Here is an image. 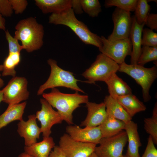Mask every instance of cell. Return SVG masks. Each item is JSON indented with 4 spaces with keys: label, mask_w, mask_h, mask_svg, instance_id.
Listing matches in <instances>:
<instances>
[{
    "label": "cell",
    "mask_w": 157,
    "mask_h": 157,
    "mask_svg": "<svg viewBox=\"0 0 157 157\" xmlns=\"http://www.w3.org/2000/svg\"><path fill=\"white\" fill-rule=\"evenodd\" d=\"M40 101L41 109L35 115L36 119L40 122V128L44 138L50 136L51 127L54 125L60 124L63 120L58 112L55 110L46 100L41 98Z\"/></svg>",
    "instance_id": "cell-12"
},
{
    "label": "cell",
    "mask_w": 157,
    "mask_h": 157,
    "mask_svg": "<svg viewBox=\"0 0 157 157\" xmlns=\"http://www.w3.org/2000/svg\"><path fill=\"white\" fill-rule=\"evenodd\" d=\"M20 53H9L2 65V76L15 77L16 72L15 69L20 63Z\"/></svg>",
    "instance_id": "cell-25"
},
{
    "label": "cell",
    "mask_w": 157,
    "mask_h": 157,
    "mask_svg": "<svg viewBox=\"0 0 157 157\" xmlns=\"http://www.w3.org/2000/svg\"><path fill=\"white\" fill-rule=\"evenodd\" d=\"M100 37L102 45L99 51L118 64L125 62L126 56H131L132 45L129 38L110 41L103 36Z\"/></svg>",
    "instance_id": "cell-7"
},
{
    "label": "cell",
    "mask_w": 157,
    "mask_h": 157,
    "mask_svg": "<svg viewBox=\"0 0 157 157\" xmlns=\"http://www.w3.org/2000/svg\"><path fill=\"white\" fill-rule=\"evenodd\" d=\"M49 22L68 27L85 44L94 45L99 49L102 46L101 37L91 32L86 25L78 20L72 8L59 14H51Z\"/></svg>",
    "instance_id": "cell-2"
},
{
    "label": "cell",
    "mask_w": 157,
    "mask_h": 157,
    "mask_svg": "<svg viewBox=\"0 0 157 157\" xmlns=\"http://www.w3.org/2000/svg\"><path fill=\"white\" fill-rule=\"evenodd\" d=\"M142 45L157 47V33L148 28L143 29Z\"/></svg>",
    "instance_id": "cell-31"
},
{
    "label": "cell",
    "mask_w": 157,
    "mask_h": 157,
    "mask_svg": "<svg viewBox=\"0 0 157 157\" xmlns=\"http://www.w3.org/2000/svg\"><path fill=\"white\" fill-rule=\"evenodd\" d=\"M137 0H106L104 6L106 8L113 6L128 12L134 11Z\"/></svg>",
    "instance_id": "cell-29"
},
{
    "label": "cell",
    "mask_w": 157,
    "mask_h": 157,
    "mask_svg": "<svg viewBox=\"0 0 157 157\" xmlns=\"http://www.w3.org/2000/svg\"><path fill=\"white\" fill-rule=\"evenodd\" d=\"M49 157H65V156L58 146H55L53 150L51 152Z\"/></svg>",
    "instance_id": "cell-38"
},
{
    "label": "cell",
    "mask_w": 157,
    "mask_h": 157,
    "mask_svg": "<svg viewBox=\"0 0 157 157\" xmlns=\"http://www.w3.org/2000/svg\"><path fill=\"white\" fill-rule=\"evenodd\" d=\"M96 145L77 141L65 133L60 138L59 146L65 157H89L94 152Z\"/></svg>",
    "instance_id": "cell-10"
},
{
    "label": "cell",
    "mask_w": 157,
    "mask_h": 157,
    "mask_svg": "<svg viewBox=\"0 0 157 157\" xmlns=\"http://www.w3.org/2000/svg\"><path fill=\"white\" fill-rule=\"evenodd\" d=\"M3 100V92L2 90H0V103Z\"/></svg>",
    "instance_id": "cell-42"
},
{
    "label": "cell",
    "mask_w": 157,
    "mask_h": 157,
    "mask_svg": "<svg viewBox=\"0 0 157 157\" xmlns=\"http://www.w3.org/2000/svg\"><path fill=\"white\" fill-rule=\"evenodd\" d=\"M104 102L108 117L121 120L126 124L131 120L132 118L116 99L110 95H106Z\"/></svg>",
    "instance_id": "cell-18"
},
{
    "label": "cell",
    "mask_w": 157,
    "mask_h": 157,
    "mask_svg": "<svg viewBox=\"0 0 157 157\" xmlns=\"http://www.w3.org/2000/svg\"><path fill=\"white\" fill-rule=\"evenodd\" d=\"M115 99L132 118L137 113L144 111L146 109L143 103L132 94Z\"/></svg>",
    "instance_id": "cell-23"
},
{
    "label": "cell",
    "mask_w": 157,
    "mask_h": 157,
    "mask_svg": "<svg viewBox=\"0 0 157 157\" xmlns=\"http://www.w3.org/2000/svg\"><path fill=\"white\" fill-rule=\"evenodd\" d=\"M55 146L51 136L44 138L42 140L24 147V152L34 157H49L52 149Z\"/></svg>",
    "instance_id": "cell-20"
},
{
    "label": "cell",
    "mask_w": 157,
    "mask_h": 157,
    "mask_svg": "<svg viewBox=\"0 0 157 157\" xmlns=\"http://www.w3.org/2000/svg\"><path fill=\"white\" fill-rule=\"evenodd\" d=\"M43 98L53 107L56 108L63 120L69 125L73 124V111L83 103L89 101L88 96L81 94L78 92L73 94L62 93L58 89H51L48 93H43Z\"/></svg>",
    "instance_id": "cell-1"
},
{
    "label": "cell",
    "mask_w": 157,
    "mask_h": 157,
    "mask_svg": "<svg viewBox=\"0 0 157 157\" xmlns=\"http://www.w3.org/2000/svg\"><path fill=\"white\" fill-rule=\"evenodd\" d=\"M89 157H99L94 152L92 153Z\"/></svg>",
    "instance_id": "cell-43"
},
{
    "label": "cell",
    "mask_w": 157,
    "mask_h": 157,
    "mask_svg": "<svg viewBox=\"0 0 157 157\" xmlns=\"http://www.w3.org/2000/svg\"><path fill=\"white\" fill-rule=\"evenodd\" d=\"M132 18V26L129 36L132 45L130 62L131 64H136L141 53L142 33L145 24L144 23L139 25L134 16Z\"/></svg>",
    "instance_id": "cell-16"
},
{
    "label": "cell",
    "mask_w": 157,
    "mask_h": 157,
    "mask_svg": "<svg viewBox=\"0 0 157 157\" xmlns=\"http://www.w3.org/2000/svg\"><path fill=\"white\" fill-rule=\"evenodd\" d=\"M124 129L126 133L128 142L125 155L128 157H140L139 149L142 144L138 132L137 124L131 120L125 124Z\"/></svg>",
    "instance_id": "cell-17"
},
{
    "label": "cell",
    "mask_w": 157,
    "mask_h": 157,
    "mask_svg": "<svg viewBox=\"0 0 157 157\" xmlns=\"http://www.w3.org/2000/svg\"><path fill=\"white\" fill-rule=\"evenodd\" d=\"M86 104L87 115L81 122V126L89 127L100 126L108 117L105 103L104 102L97 104L88 101Z\"/></svg>",
    "instance_id": "cell-15"
},
{
    "label": "cell",
    "mask_w": 157,
    "mask_h": 157,
    "mask_svg": "<svg viewBox=\"0 0 157 157\" xmlns=\"http://www.w3.org/2000/svg\"><path fill=\"white\" fill-rule=\"evenodd\" d=\"M5 37L8 43L9 53H20L23 49L22 45L19 44L18 40L10 34L8 31H5Z\"/></svg>",
    "instance_id": "cell-32"
},
{
    "label": "cell",
    "mask_w": 157,
    "mask_h": 157,
    "mask_svg": "<svg viewBox=\"0 0 157 157\" xmlns=\"http://www.w3.org/2000/svg\"><path fill=\"white\" fill-rule=\"evenodd\" d=\"M71 8L74 12L77 14H81L83 12L80 0H72Z\"/></svg>",
    "instance_id": "cell-37"
},
{
    "label": "cell",
    "mask_w": 157,
    "mask_h": 157,
    "mask_svg": "<svg viewBox=\"0 0 157 157\" xmlns=\"http://www.w3.org/2000/svg\"><path fill=\"white\" fill-rule=\"evenodd\" d=\"M105 82L107 85L109 95L114 98L132 94L130 87L116 73Z\"/></svg>",
    "instance_id": "cell-21"
},
{
    "label": "cell",
    "mask_w": 157,
    "mask_h": 157,
    "mask_svg": "<svg viewBox=\"0 0 157 157\" xmlns=\"http://www.w3.org/2000/svg\"><path fill=\"white\" fill-rule=\"evenodd\" d=\"M27 121H19L17 124V131L19 135L24 138L25 146H28L37 142L41 131L37 125L35 114L28 116Z\"/></svg>",
    "instance_id": "cell-14"
},
{
    "label": "cell",
    "mask_w": 157,
    "mask_h": 157,
    "mask_svg": "<svg viewBox=\"0 0 157 157\" xmlns=\"http://www.w3.org/2000/svg\"><path fill=\"white\" fill-rule=\"evenodd\" d=\"M48 64L51 67V72L47 80L40 85L37 95H42L47 89L62 87L75 91L76 92H85L78 86L77 83L79 81L76 79L72 72L65 70L58 65L57 62L51 58L47 60Z\"/></svg>",
    "instance_id": "cell-4"
},
{
    "label": "cell",
    "mask_w": 157,
    "mask_h": 157,
    "mask_svg": "<svg viewBox=\"0 0 157 157\" xmlns=\"http://www.w3.org/2000/svg\"><path fill=\"white\" fill-rule=\"evenodd\" d=\"M121 157H128L126 155H122Z\"/></svg>",
    "instance_id": "cell-44"
},
{
    "label": "cell",
    "mask_w": 157,
    "mask_h": 157,
    "mask_svg": "<svg viewBox=\"0 0 157 157\" xmlns=\"http://www.w3.org/2000/svg\"><path fill=\"white\" fill-rule=\"evenodd\" d=\"M150 9V6L146 0H137L135 15L137 23L141 25L145 21Z\"/></svg>",
    "instance_id": "cell-27"
},
{
    "label": "cell",
    "mask_w": 157,
    "mask_h": 157,
    "mask_svg": "<svg viewBox=\"0 0 157 157\" xmlns=\"http://www.w3.org/2000/svg\"><path fill=\"white\" fill-rule=\"evenodd\" d=\"M125 124L122 121L108 117L99 126L102 138L110 137L118 134L124 129Z\"/></svg>",
    "instance_id": "cell-24"
},
{
    "label": "cell",
    "mask_w": 157,
    "mask_h": 157,
    "mask_svg": "<svg viewBox=\"0 0 157 157\" xmlns=\"http://www.w3.org/2000/svg\"><path fill=\"white\" fill-rule=\"evenodd\" d=\"M13 10L16 14H21L26 9L28 4L26 0H9Z\"/></svg>",
    "instance_id": "cell-33"
},
{
    "label": "cell",
    "mask_w": 157,
    "mask_h": 157,
    "mask_svg": "<svg viewBox=\"0 0 157 157\" xmlns=\"http://www.w3.org/2000/svg\"><path fill=\"white\" fill-rule=\"evenodd\" d=\"M127 141L126 133L122 131L113 136L102 138L94 152L99 157H121Z\"/></svg>",
    "instance_id": "cell-9"
},
{
    "label": "cell",
    "mask_w": 157,
    "mask_h": 157,
    "mask_svg": "<svg viewBox=\"0 0 157 157\" xmlns=\"http://www.w3.org/2000/svg\"><path fill=\"white\" fill-rule=\"evenodd\" d=\"M17 157H34L33 156L24 152L20 154Z\"/></svg>",
    "instance_id": "cell-41"
},
{
    "label": "cell",
    "mask_w": 157,
    "mask_h": 157,
    "mask_svg": "<svg viewBox=\"0 0 157 157\" xmlns=\"http://www.w3.org/2000/svg\"><path fill=\"white\" fill-rule=\"evenodd\" d=\"M26 105V101L8 106L5 112L0 115V129L15 121L23 120V116Z\"/></svg>",
    "instance_id": "cell-22"
},
{
    "label": "cell",
    "mask_w": 157,
    "mask_h": 157,
    "mask_svg": "<svg viewBox=\"0 0 157 157\" xmlns=\"http://www.w3.org/2000/svg\"><path fill=\"white\" fill-rule=\"evenodd\" d=\"M66 132L74 140L83 142L99 144L102 138L99 126H85L82 128L77 125H69L66 128Z\"/></svg>",
    "instance_id": "cell-13"
},
{
    "label": "cell",
    "mask_w": 157,
    "mask_h": 157,
    "mask_svg": "<svg viewBox=\"0 0 157 157\" xmlns=\"http://www.w3.org/2000/svg\"><path fill=\"white\" fill-rule=\"evenodd\" d=\"M145 24L150 29L157 30V14L149 13L145 21Z\"/></svg>",
    "instance_id": "cell-36"
},
{
    "label": "cell",
    "mask_w": 157,
    "mask_h": 157,
    "mask_svg": "<svg viewBox=\"0 0 157 157\" xmlns=\"http://www.w3.org/2000/svg\"><path fill=\"white\" fill-rule=\"evenodd\" d=\"M119 65L102 53L98 55L95 61L82 74L87 80L85 82L94 83L97 81L105 82L118 71Z\"/></svg>",
    "instance_id": "cell-6"
},
{
    "label": "cell",
    "mask_w": 157,
    "mask_h": 157,
    "mask_svg": "<svg viewBox=\"0 0 157 157\" xmlns=\"http://www.w3.org/2000/svg\"><path fill=\"white\" fill-rule=\"evenodd\" d=\"M112 17L113 30L107 39L113 41L129 38L132 23L130 12L116 8Z\"/></svg>",
    "instance_id": "cell-11"
},
{
    "label": "cell",
    "mask_w": 157,
    "mask_h": 157,
    "mask_svg": "<svg viewBox=\"0 0 157 157\" xmlns=\"http://www.w3.org/2000/svg\"><path fill=\"white\" fill-rule=\"evenodd\" d=\"M13 9L9 0H0V14L6 17H10Z\"/></svg>",
    "instance_id": "cell-35"
},
{
    "label": "cell",
    "mask_w": 157,
    "mask_h": 157,
    "mask_svg": "<svg viewBox=\"0 0 157 157\" xmlns=\"http://www.w3.org/2000/svg\"><path fill=\"white\" fill-rule=\"evenodd\" d=\"M28 81L25 77H13L2 90V101L11 106L28 99L29 92L27 89Z\"/></svg>",
    "instance_id": "cell-8"
},
{
    "label": "cell",
    "mask_w": 157,
    "mask_h": 157,
    "mask_svg": "<svg viewBox=\"0 0 157 157\" xmlns=\"http://www.w3.org/2000/svg\"><path fill=\"white\" fill-rule=\"evenodd\" d=\"M157 60V47L143 46L141 54L138 59L137 64L144 66L151 61Z\"/></svg>",
    "instance_id": "cell-30"
},
{
    "label": "cell",
    "mask_w": 157,
    "mask_h": 157,
    "mask_svg": "<svg viewBox=\"0 0 157 157\" xmlns=\"http://www.w3.org/2000/svg\"><path fill=\"white\" fill-rule=\"evenodd\" d=\"M118 71L129 75L141 86L144 102H147L151 99L149 90L157 77V66L147 68L137 64H128L124 62L119 65Z\"/></svg>",
    "instance_id": "cell-5"
},
{
    "label": "cell",
    "mask_w": 157,
    "mask_h": 157,
    "mask_svg": "<svg viewBox=\"0 0 157 157\" xmlns=\"http://www.w3.org/2000/svg\"><path fill=\"white\" fill-rule=\"evenodd\" d=\"M3 69L2 65H0V71H2ZM0 76L1 74H0V88L2 87L4 85V81L1 78Z\"/></svg>",
    "instance_id": "cell-40"
},
{
    "label": "cell",
    "mask_w": 157,
    "mask_h": 157,
    "mask_svg": "<svg viewBox=\"0 0 157 157\" xmlns=\"http://www.w3.org/2000/svg\"><path fill=\"white\" fill-rule=\"evenodd\" d=\"M35 4L44 14H59L71 8V0H35Z\"/></svg>",
    "instance_id": "cell-19"
},
{
    "label": "cell",
    "mask_w": 157,
    "mask_h": 157,
    "mask_svg": "<svg viewBox=\"0 0 157 157\" xmlns=\"http://www.w3.org/2000/svg\"><path fill=\"white\" fill-rule=\"evenodd\" d=\"M144 129L152 138L154 144H157V103L155 104L152 116L144 119Z\"/></svg>",
    "instance_id": "cell-26"
},
{
    "label": "cell",
    "mask_w": 157,
    "mask_h": 157,
    "mask_svg": "<svg viewBox=\"0 0 157 157\" xmlns=\"http://www.w3.org/2000/svg\"><path fill=\"white\" fill-rule=\"evenodd\" d=\"M14 38L21 41L23 49L28 52L40 49L43 44L44 29L32 17L19 21L15 27Z\"/></svg>",
    "instance_id": "cell-3"
},
{
    "label": "cell",
    "mask_w": 157,
    "mask_h": 157,
    "mask_svg": "<svg viewBox=\"0 0 157 157\" xmlns=\"http://www.w3.org/2000/svg\"><path fill=\"white\" fill-rule=\"evenodd\" d=\"M82 10L90 17L98 16L101 11V6L98 0H80Z\"/></svg>",
    "instance_id": "cell-28"
},
{
    "label": "cell",
    "mask_w": 157,
    "mask_h": 157,
    "mask_svg": "<svg viewBox=\"0 0 157 157\" xmlns=\"http://www.w3.org/2000/svg\"><path fill=\"white\" fill-rule=\"evenodd\" d=\"M142 157H157V150L150 135L148 137L147 146Z\"/></svg>",
    "instance_id": "cell-34"
},
{
    "label": "cell",
    "mask_w": 157,
    "mask_h": 157,
    "mask_svg": "<svg viewBox=\"0 0 157 157\" xmlns=\"http://www.w3.org/2000/svg\"><path fill=\"white\" fill-rule=\"evenodd\" d=\"M0 29L5 31V20L0 14Z\"/></svg>",
    "instance_id": "cell-39"
}]
</instances>
